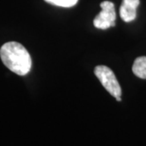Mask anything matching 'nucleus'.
<instances>
[{
    "instance_id": "1",
    "label": "nucleus",
    "mask_w": 146,
    "mask_h": 146,
    "mask_svg": "<svg viewBox=\"0 0 146 146\" xmlns=\"http://www.w3.org/2000/svg\"><path fill=\"white\" fill-rule=\"evenodd\" d=\"M0 57L7 68L19 76H25L31 70V56L19 42H9L3 45Z\"/></svg>"
},
{
    "instance_id": "2",
    "label": "nucleus",
    "mask_w": 146,
    "mask_h": 146,
    "mask_svg": "<svg viewBox=\"0 0 146 146\" xmlns=\"http://www.w3.org/2000/svg\"><path fill=\"white\" fill-rule=\"evenodd\" d=\"M94 74L110 95L115 98H119L122 94L121 87L111 69L103 65L97 66L94 69Z\"/></svg>"
},
{
    "instance_id": "3",
    "label": "nucleus",
    "mask_w": 146,
    "mask_h": 146,
    "mask_svg": "<svg viewBox=\"0 0 146 146\" xmlns=\"http://www.w3.org/2000/svg\"><path fill=\"white\" fill-rule=\"evenodd\" d=\"M100 7L102 11L94 19V26L101 29H106L110 27L115 26L116 13L114 3L110 1H104L100 4Z\"/></svg>"
},
{
    "instance_id": "4",
    "label": "nucleus",
    "mask_w": 146,
    "mask_h": 146,
    "mask_svg": "<svg viewBox=\"0 0 146 146\" xmlns=\"http://www.w3.org/2000/svg\"><path fill=\"white\" fill-rule=\"evenodd\" d=\"M140 4V0H123L120 7L119 15L125 22L134 21L136 17V9Z\"/></svg>"
},
{
    "instance_id": "5",
    "label": "nucleus",
    "mask_w": 146,
    "mask_h": 146,
    "mask_svg": "<svg viewBox=\"0 0 146 146\" xmlns=\"http://www.w3.org/2000/svg\"><path fill=\"white\" fill-rule=\"evenodd\" d=\"M132 72L137 77L146 79V56L136 58L132 66Z\"/></svg>"
},
{
    "instance_id": "6",
    "label": "nucleus",
    "mask_w": 146,
    "mask_h": 146,
    "mask_svg": "<svg viewBox=\"0 0 146 146\" xmlns=\"http://www.w3.org/2000/svg\"><path fill=\"white\" fill-rule=\"evenodd\" d=\"M45 1L50 4L58 7H72L76 5L78 2V0H45Z\"/></svg>"
}]
</instances>
